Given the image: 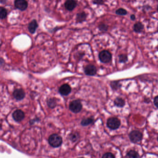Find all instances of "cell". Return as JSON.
<instances>
[{"label": "cell", "instance_id": "9", "mask_svg": "<svg viewBox=\"0 0 158 158\" xmlns=\"http://www.w3.org/2000/svg\"><path fill=\"white\" fill-rule=\"evenodd\" d=\"M84 72L89 76H94L96 75L97 69L95 66L90 64L87 66L84 69Z\"/></svg>", "mask_w": 158, "mask_h": 158}, {"label": "cell", "instance_id": "27", "mask_svg": "<svg viewBox=\"0 0 158 158\" xmlns=\"http://www.w3.org/2000/svg\"><path fill=\"white\" fill-rule=\"evenodd\" d=\"M39 119H38V118H36V119H32L31 120H30V124H31V125H32V124H34L35 122H37V121H39Z\"/></svg>", "mask_w": 158, "mask_h": 158}, {"label": "cell", "instance_id": "1", "mask_svg": "<svg viewBox=\"0 0 158 158\" xmlns=\"http://www.w3.org/2000/svg\"><path fill=\"white\" fill-rule=\"evenodd\" d=\"M49 144L54 148L60 147L62 143V139L60 136L54 134L50 136L48 139Z\"/></svg>", "mask_w": 158, "mask_h": 158}, {"label": "cell", "instance_id": "15", "mask_svg": "<svg viewBox=\"0 0 158 158\" xmlns=\"http://www.w3.org/2000/svg\"><path fill=\"white\" fill-rule=\"evenodd\" d=\"M126 158H140L139 154L134 150H130L127 154Z\"/></svg>", "mask_w": 158, "mask_h": 158}, {"label": "cell", "instance_id": "10", "mask_svg": "<svg viewBox=\"0 0 158 158\" xmlns=\"http://www.w3.org/2000/svg\"><path fill=\"white\" fill-rule=\"evenodd\" d=\"M59 93L61 95L67 96L71 91V88L68 84H63L59 88Z\"/></svg>", "mask_w": 158, "mask_h": 158}, {"label": "cell", "instance_id": "24", "mask_svg": "<svg viewBox=\"0 0 158 158\" xmlns=\"http://www.w3.org/2000/svg\"><path fill=\"white\" fill-rule=\"evenodd\" d=\"M108 26L105 24H101L99 25L98 28L102 32H106L108 30Z\"/></svg>", "mask_w": 158, "mask_h": 158}, {"label": "cell", "instance_id": "30", "mask_svg": "<svg viewBox=\"0 0 158 158\" xmlns=\"http://www.w3.org/2000/svg\"><path fill=\"white\" fill-rule=\"evenodd\" d=\"M7 0H0V2L2 4H5L6 3Z\"/></svg>", "mask_w": 158, "mask_h": 158}, {"label": "cell", "instance_id": "32", "mask_svg": "<svg viewBox=\"0 0 158 158\" xmlns=\"http://www.w3.org/2000/svg\"><path fill=\"white\" fill-rule=\"evenodd\" d=\"M1 63H0V68H1Z\"/></svg>", "mask_w": 158, "mask_h": 158}, {"label": "cell", "instance_id": "29", "mask_svg": "<svg viewBox=\"0 0 158 158\" xmlns=\"http://www.w3.org/2000/svg\"><path fill=\"white\" fill-rule=\"evenodd\" d=\"M130 19H131V20H135V19H136V16H135L134 15H131V16H130Z\"/></svg>", "mask_w": 158, "mask_h": 158}, {"label": "cell", "instance_id": "11", "mask_svg": "<svg viewBox=\"0 0 158 158\" xmlns=\"http://www.w3.org/2000/svg\"><path fill=\"white\" fill-rule=\"evenodd\" d=\"M65 7L69 11H72L77 5V2L75 0H67L65 2Z\"/></svg>", "mask_w": 158, "mask_h": 158}, {"label": "cell", "instance_id": "5", "mask_svg": "<svg viewBox=\"0 0 158 158\" xmlns=\"http://www.w3.org/2000/svg\"><path fill=\"white\" fill-rule=\"evenodd\" d=\"M112 54L108 51H102L99 54V59L103 63H108L112 60Z\"/></svg>", "mask_w": 158, "mask_h": 158}, {"label": "cell", "instance_id": "13", "mask_svg": "<svg viewBox=\"0 0 158 158\" xmlns=\"http://www.w3.org/2000/svg\"><path fill=\"white\" fill-rule=\"evenodd\" d=\"M87 15L84 12L77 14L76 18V21L77 23H82L86 20Z\"/></svg>", "mask_w": 158, "mask_h": 158}, {"label": "cell", "instance_id": "4", "mask_svg": "<svg viewBox=\"0 0 158 158\" xmlns=\"http://www.w3.org/2000/svg\"><path fill=\"white\" fill-rule=\"evenodd\" d=\"M82 108V104L80 101L79 100H73L69 104V109L73 113H79V112L81 111Z\"/></svg>", "mask_w": 158, "mask_h": 158}, {"label": "cell", "instance_id": "35", "mask_svg": "<svg viewBox=\"0 0 158 158\" xmlns=\"http://www.w3.org/2000/svg\"></svg>", "mask_w": 158, "mask_h": 158}, {"label": "cell", "instance_id": "31", "mask_svg": "<svg viewBox=\"0 0 158 158\" xmlns=\"http://www.w3.org/2000/svg\"><path fill=\"white\" fill-rule=\"evenodd\" d=\"M1 125L0 124V130H1Z\"/></svg>", "mask_w": 158, "mask_h": 158}, {"label": "cell", "instance_id": "21", "mask_svg": "<svg viewBox=\"0 0 158 158\" xmlns=\"http://www.w3.org/2000/svg\"><path fill=\"white\" fill-rule=\"evenodd\" d=\"M111 87L113 90H117L120 87L119 83L117 81H113L111 82Z\"/></svg>", "mask_w": 158, "mask_h": 158}, {"label": "cell", "instance_id": "14", "mask_svg": "<svg viewBox=\"0 0 158 158\" xmlns=\"http://www.w3.org/2000/svg\"><path fill=\"white\" fill-rule=\"evenodd\" d=\"M114 102L116 106H118L119 107H123L125 104L124 100L121 98H116Z\"/></svg>", "mask_w": 158, "mask_h": 158}, {"label": "cell", "instance_id": "19", "mask_svg": "<svg viewBox=\"0 0 158 158\" xmlns=\"http://www.w3.org/2000/svg\"><path fill=\"white\" fill-rule=\"evenodd\" d=\"M7 16V11L3 7H0V19H3Z\"/></svg>", "mask_w": 158, "mask_h": 158}, {"label": "cell", "instance_id": "6", "mask_svg": "<svg viewBox=\"0 0 158 158\" xmlns=\"http://www.w3.org/2000/svg\"><path fill=\"white\" fill-rule=\"evenodd\" d=\"M12 95L16 100L21 101L25 98L26 93L22 88H18L15 89L12 93Z\"/></svg>", "mask_w": 158, "mask_h": 158}, {"label": "cell", "instance_id": "23", "mask_svg": "<svg viewBox=\"0 0 158 158\" xmlns=\"http://www.w3.org/2000/svg\"><path fill=\"white\" fill-rule=\"evenodd\" d=\"M119 62L121 63H125L128 60V57L126 55L122 54L119 56Z\"/></svg>", "mask_w": 158, "mask_h": 158}, {"label": "cell", "instance_id": "16", "mask_svg": "<svg viewBox=\"0 0 158 158\" xmlns=\"http://www.w3.org/2000/svg\"><path fill=\"white\" fill-rule=\"evenodd\" d=\"M144 26L143 24L141 22L137 23L134 26V30L136 33H140L143 30Z\"/></svg>", "mask_w": 158, "mask_h": 158}, {"label": "cell", "instance_id": "22", "mask_svg": "<svg viewBox=\"0 0 158 158\" xmlns=\"http://www.w3.org/2000/svg\"><path fill=\"white\" fill-rule=\"evenodd\" d=\"M116 15H125L127 14V12L125 9L120 8L116 10Z\"/></svg>", "mask_w": 158, "mask_h": 158}, {"label": "cell", "instance_id": "3", "mask_svg": "<svg viewBox=\"0 0 158 158\" xmlns=\"http://www.w3.org/2000/svg\"><path fill=\"white\" fill-rule=\"evenodd\" d=\"M129 138L131 142L137 143L141 141L142 138V134L138 130H133L129 134Z\"/></svg>", "mask_w": 158, "mask_h": 158}, {"label": "cell", "instance_id": "12", "mask_svg": "<svg viewBox=\"0 0 158 158\" xmlns=\"http://www.w3.org/2000/svg\"><path fill=\"white\" fill-rule=\"evenodd\" d=\"M37 27H38V24H37V21L36 20L33 19L29 24L28 28L30 33L34 34Z\"/></svg>", "mask_w": 158, "mask_h": 158}, {"label": "cell", "instance_id": "20", "mask_svg": "<svg viewBox=\"0 0 158 158\" xmlns=\"http://www.w3.org/2000/svg\"><path fill=\"white\" fill-rule=\"evenodd\" d=\"M79 138V134L78 133H71V134L69 135V138H70V140L71 141L75 142V141H76Z\"/></svg>", "mask_w": 158, "mask_h": 158}, {"label": "cell", "instance_id": "8", "mask_svg": "<svg viewBox=\"0 0 158 158\" xmlns=\"http://www.w3.org/2000/svg\"><path fill=\"white\" fill-rule=\"evenodd\" d=\"M15 5L16 8L23 11L27 8L28 3L26 0H15Z\"/></svg>", "mask_w": 158, "mask_h": 158}, {"label": "cell", "instance_id": "7", "mask_svg": "<svg viewBox=\"0 0 158 158\" xmlns=\"http://www.w3.org/2000/svg\"><path fill=\"white\" fill-rule=\"evenodd\" d=\"M12 117L15 121L20 122L22 121L25 118V113L21 109H17L12 113Z\"/></svg>", "mask_w": 158, "mask_h": 158}, {"label": "cell", "instance_id": "25", "mask_svg": "<svg viewBox=\"0 0 158 158\" xmlns=\"http://www.w3.org/2000/svg\"><path fill=\"white\" fill-rule=\"evenodd\" d=\"M102 158H115L113 154L111 152H107L104 154Z\"/></svg>", "mask_w": 158, "mask_h": 158}, {"label": "cell", "instance_id": "26", "mask_svg": "<svg viewBox=\"0 0 158 158\" xmlns=\"http://www.w3.org/2000/svg\"><path fill=\"white\" fill-rule=\"evenodd\" d=\"M93 3L95 4L103 5L104 0H93Z\"/></svg>", "mask_w": 158, "mask_h": 158}, {"label": "cell", "instance_id": "2", "mask_svg": "<svg viewBox=\"0 0 158 158\" xmlns=\"http://www.w3.org/2000/svg\"><path fill=\"white\" fill-rule=\"evenodd\" d=\"M121 125V122L118 118H110L108 119L107 125L108 127L112 130H115L119 128Z\"/></svg>", "mask_w": 158, "mask_h": 158}, {"label": "cell", "instance_id": "28", "mask_svg": "<svg viewBox=\"0 0 158 158\" xmlns=\"http://www.w3.org/2000/svg\"><path fill=\"white\" fill-rule=\"evenodd\" d=\"M154 103L155 106L158 108V96L155 98L154 99Z\"/></svg>", "mask_w": 158, "mask_h": 158}, {"label": "cell", "instance_id": "34", "mask_svg": "<svg viewBox=\"0 0 158 158\" xmlns=\"http://www.w3.org/2000/svg\"><path fill=\"white\" fill-rule=\"evenodd\" d=\"M157 9H158V8H157Z\"/></svg>", "mask_w": 158, "mask_h": 158}, {"label": "cell", "instance_id": "18", "mask_svg": "<svg viewBox=\"0 0 158 158\" xmlns=\"http://www.w3.org/2000/svg\"><path fill=\"white\" fill-rule=\"evenodd\" d=\"M94 119L91 118H87L84 119L81 122V125L83 126H87L93 123L94 122Z\"/></svg>", "mask_w": 158, "mask_h": 158}, {"label": "cell", "instance_id": "33", "mask_svg": "<svg viewBox=\"0 0 158 158\" xmlns=\"http://www.w3.org/2000/svg\"><path fill=\"white\" fill-rule=\"evenodd\" d=\"M157 140H158V138H157Z\"/></svg>", "mask_w": 158, "mask_h": 158}, {"label": "cell", "instance_id": "17", "mask_svg": "<svg viewBox=\"0 0 158 158\" xmlns=\"http://www.w3.org/2000/svg\"><path fill=\"white\" fill-rule=\"evenodd\" d=\"M47 105L51 108H54L57 105V99L54 98H50L48 100Z\"/></svg>", "mask_w": 158, "mask_h": 158}]
</instances>
